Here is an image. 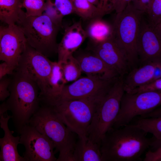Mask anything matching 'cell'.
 <instances>
[{
    "label": "cell",
    "instance_id": "obj_1",
    "mask_svg": "<svg viewBox=\"0 0 161 161\" xmlns=\"http://www.w3.org/2000/svg\"><path fill=\"white\" fill-rule=\"evenodd\" d=\"M147 134L133 125L111 128L100 143L102 161L142 160L154 137L148 138Z\"/></svg>",
    "mask_w": 161,
    "mask_h": 161
},
{
    "label": "cell",
    "instance_id": "obj_2",
    "mask_svg": "<svg viewBox=\"0 0 161 161\" xmlns=\"http://www.w3.org/2000/svg\"><path fill=\"white\" fill-rule=\"evenodd\" d=\"M10 76L9 95L5 102L18 135L40 106V90L34 81L20 72L14 70Z\"/></svg>",
    "mask_w": 161,
    "mask_h": 161
},
{
    "label": "cell",
    "instance_id": "obj_3",
    "mask_svg": "<svg viewBox=\"0 0 161 161\" xmlns=\"http://www.w3.org/2000/svg\"><path fill=\"white\" fill-rule=\"evenodd\" d=\"M29 124L52 142L55 153H59L56 161H73V153L77 142L76 134L65 125L53 106L40 104Z\"/></svg>",
    "mask_w": 161,
    "mask_h": 161
},
{
    "label": "cell",
    "instance_id": "obj_4",
    "mask_svg": "<svg viewBox=\"0 0 161 161\" xmlns=\"http://www.w3.org/2000/svg\"><path fill=\"white\" fill-rule=\"evenodd\" d=\"M21 29L27 43L47 57L57 53V37L61 28L47 16H29L23 10L16 24Z\"/></svg>",
    "mask_w": 161,
    "mask_h": 161
},
{
    "label": "cell",
    "instance_id": "obj_5",
    "mask_svg": "<svg viewBox=\"0 0 161 161\" xmlns=\"http://www.w3.org/2000/svg\"><path fill=\"white\" fill-rule=\"evenodd\" d=\"M124 92L123 77H120L103 97L94 114L87 133L88 138L93 142L100 145L106 133L113 127Z\"/></svg>",
    "mask_w": 161,
    "mask_h": 161
},
{
    "label": "cell",
    "instance_id": "obj_6",
    "mask_svg": "<svg viewBox=\"0 0 161 161\" xmlns=\"http://www.w3.org/2000/svg\"><path fill=\"white\" fill-rule=\"evenodd\" d=\"M106 93L87 98L66 101L52 106L71 131L78 137L86 139L88 129L94 114Z\"/></svg>",
    "mask_w": 161,
    "mask_h": 161
},
{
    "label": "cell",
    "instance_id": "obj_7",
    "mask_svg": "<svg viewBox=\"0 0 161 161\" xmlns=\"http://www.w3.org/2000/svg\"><path fill=\"white\" fill-rule=\"evenodd\" d=\"M113 24L112 38L123 51L130 66L138 60L137 41L141 18L144 13L130 2L117 13Z\"/></svg>",
    "mask_w": 161,
    "mask_h": 161
},
{
    "label": "cell",
    "instance_id": "obj_8",
    "mask_svg": "<svg viewBox=\"0 0 161 161\" xmlns=\"http://www.w3.org/2000/svg\"><path fill=\"white\" fill-rule=\"evenodd\" d=\"M161 104V91L136 93L125 92L114 128L129 124L135 117L141 116L158 107Z\"/></svg>",
    "mask_w": 161,
    "mask_h": 161
},
{
    "label": "cell",
    "instance_id": "obj_9",
    "mask_svg": "<svg viewBox=\"0 0 161 161\" xmlns=\"http://www.w3.org/2000/svg\"><path fill=\"white\" fill-rule=\"evenodd\" d=\"M52 61L28 44L14 70L21 72L34 81L40 90L39 100L47 91Z\"/></svg>",
    "mask_w": 161,
    "mask_h": 161
},
{
    "label": "cell",
    "instance_id": "obj_10",
    "mask_svg": "<svg viewBox=\"0 0 161 161\" xmlns=\"http://www.w3.org/2000/svg\"><path fill=\"white\" fill-rule=\"evenodd\" d=\"M118 78L108 80L97 76L79 78L72 84L65 85L52 106L66 101L104 94Z\"/></svg>",
    "mask_w": 161,
    "mask_h": 161
},
{
    "label": "cell",
    "instance_id": "obj_11",
    "mask_svg": "<svg viewBox=\"0 0 161 161\" xmlns=\"http://www.w3.org/2000/svg\"><path fill=\"white\" fill-rule=\"evenodd\" d=\"M18 135L19 144L25 148L22 156L25 161H56L53 143L35 128L26 125Z\"/></svg>",
    "mask_w": 161,
    "mask_h": 161
},
{
    "label": "cell",
    "instance_id": "obj_12",
    "mask_svg": "<svg viewBox=\"0 0 161 161\" xmlns=\"http://www.w3.org/2000/svg\"><path fill=\"white\" fill-rule=\"evenodd\" d=\"M28 43L21 29L16 24L4 27L0 39V60L14 71Z\"/></svg>",
    "mask_w": 161,
    "mask_h": 161
},
{
    "label": "cell",
    "instance_id": "obj_13",
    "mask_svg": "<svg viewBox=\"0 0 161 161\" xmlns=\"http://www.w3.org/2000/svg\"><path fill=\"white\" fill-rule=\"evenodd\" d=\"M143 15L137 41L138 58L142 64L161 59V23L152 26L143 19Z\"/></svg>",
    "mask_w": 161,
    "mask_h": 161
},
{
    "label": "cell",
    "instance_id": "obj_14",
    "mask_svg": "<svg viewBox=\"0 0 161 161\" xmlns=\"http://www.w3.org/2000/svg\"><path fill=\"white\" fill-rule=\"evenodd\" d=\"M90 50L99 57L107 65L123 77L130 66L126 55L112 37L99 43L88 45Z\"/></svg>",
    "mask_w": 161,
    "mask_h": 161
},
{
    "label": "cell",
    "instance_id": "obj_15",
    "mask_svg": "<svg viewBox=\"0 0 161 161\" xmlns=\"http://www.w3.org/2000/svg\"><path fill=\"white\" fill-rule=\"evenodd\" d=\"M73 55L78 62L82 72L87 76H97L108 80L120 77L116 71L90 50L77 49Z\"/></svg>",
    "mask_w": 161,
    "mask_h": 161
},
{
    "label": "cell",
    "instance_id": "obj_16",
    "mask_svg": "<svg viewBox=\"0 0 161 161\" xmlns=\"http://www.w3.org/2000/svg\"><path fill=\"white\" fill-rule=\"evenodd\" d=\"M87 38L86 31L82 27L81 21L66 27L61 41L58 44V62L61 63L65 61Z\"/></svg>",
    "mask_w": 161,
    "mask_h": 161
},
{
    "label": "cell",
    "instance_id": "obj_17",
    "mask_svg": "<svg viewBox=\"0 0 161 161\" xmlns=\"http://www.w3.org/2000/svg\"><path fill=\"white\" fill-rule=\"evenodd\" d=\"M7 112L0 117V126L4 132L3 137L0 138V159L1 161H25L17 150L20 136H14V131L9 129L8 123L11 116Z\"/></svg>",
    "mask_w": 161,
    "mask_h": 161
},
{
    "label": "cell",
    "instance_id": "obj_18",
    "mask_svg": "<svg viewBox=\"0 0 161 161\" xmlns=\"http://www.w3.org/2000/svg\"><path fill=\"white\" fill-rule=\"evenodd\" d=\"M160 62L161 59L149 61L131 71L125 79H123L125 92L129 93L137 87L154 81L155 69Z\"/></svg>",
    "mask_w": 161,
    "mask_h": 161
},
{
    "label": "cell",
    "instance_id": "obj_19",
    "mask_svg": "<svg viewBox=\"0 0 161 161\" xmlns=\"http://www.w3.org/2000/svg\"><path fill=\"white\" fill-rule=\"evenodd\" d=\"M66 83L61 64L58 61H52L48 88L45 95L40 100V103L51 106Z\"/></svg>",
    "mask_w": 161,
    "mask_h": 161
},
{
    "label": "cell",
    "instance_id": "obj_20",
    "mask_svg": "<svg viewBox=\"0 0 161 161\" xmlns=\"http://www.w3.org/2000/svg\"><path fill=\"white\" fill-rule=\"evenodd\" d=\"M89 39L88 45L96 44L112 38L113 27L101 17H97L89 21L85 30Z\"/></svg>",
    "mask_w": 161,
    "mask_h": 161
},
{
    "label": "cell",
    "instance_id": "obj_21",
    "mask_svg": "<svg viewBox=\"0 0 161 161\" xmlns=\"http://www.w3.org/2000/svg\"><path fill=\"white\" fill-rule=\"evenodd\" d=\"M73 161H102L100 145L78 137L73 153Z\"/></svg>",
    "mask_w": 161,
    "mask_h": 161
},
{
    "label": "cell",
    "instance_id": "obj_22",
    "mask_svg": "<svg viewBox=\"0 0 161 161\" xmlns=\"http://www.w3.org/2000/svg\"><path fill=\"white\" fill-rule=\"evenodd\" d=\"M22 8L20 0H0V20L7 25L16 24Z\"/></svg>",
    "mask_w": 161,
    "mask_h": 161
},
{
    "label": "cell",
    "instance_id": "obj_23",
    "mask_svg": "<svg viewBox=\"0 0 161 161\" xmlns=\"http://www.w3.org/2000/svg\"><path fill=\"white\" fill-rule=\"evenodd\" d=\"M74 13L83 20L90 21L97 17H101L100 10L96 6L87 0H72Z\"/></svg>",
    "mask_w": 161,
    "mask_h": 161
},
{
    "label": "cell",
    "instance_id": "obj_24",
    "mask_svg": "<svg viewBox=\"0 0 161 161\" xmlns=\"http://www.w3.org/2000/svg\"><path fill=\"white\" fill-rule=\"evenodd\" d=\"M135 126L146 133L153 134L155 138L161 140V117L158 118H144L138 119Z\"/></svg>",
    "mask_w": 161,
    "mask_h": 161
},
{
    "label": "cell",
    "instance_id": "obj_25",
    "mask_svg": "<svg viewBox=\"0 0 161 161\" xmlns=\"http://www.w3.org/2000/svg\"><path fill=\"white\" fill-rule=\"evenodd\" d=\"M61 64L66 83L75 81L80 78L82 72L78 62L73 55L69 56L65 61Z\"/></svg>",
    "mask_w": 161,
    "mask_h": 161
},
{
    "label": "cell",
    "instance_id": "obj_26",
    "mask_svg": "<svg viewBox=\"0 0 161 161\" xmlns=\"http://www.w3.org/2000/svg\"><path fill=\"white\" fill-rule=\"evenodd\" d=\"M147 21L152 26L155 27L161 23V0H151L145 13Z\"/></svg>",
    "mask_w": 161,
    "mask_h": 161
},
{
    "label": "cell",
    "instance_id": "obj_27",
    "mask_svg": "<svg viewBox=\"0 0 161 161\" xmlns=\"http://www.w3.org/2000/svg\"><path fill=\"white\" fill-rule=\"evenodd\" d=\"M22 7L26 10V15L29 16H38L41 15L46 7L44 0H23Z\"/></svg>",
    "mask_w": 161,
    "mask_h": 161
},
{
    "label": "cell",
    "instance_id": "obj_28",
    "mask_svg": "<svg viewBox=\"0 0 161 161\" xmlns=\"http://www.w3.org/2000/svg\"><path fill=\"white\" fill-rule=\"evenodd\" d=\"M54 6L64 17L74 13L72 0H47Z\"/></svg>",
    "mask_w": 161,
    "mask_h": 161
},
{
    "label": "cell",
    "instance_id": "obj_29",
    "mask_svg": "<svg viewBox=\"0 0 161 161\" xmlns=\"http://www.w3.org/2000/svg\"><path fill=\"white\" fill-rule=\"evenodd\" d=\"M156 91H161V78L137 87L128 93L133 94Z\"/></svg>",
    "mask_w": 161,
    "mask_h": 161
},
{
    "label": "cell",
    "instance_id": "obj_30",
    "mask_svg": "<svg viewBox=\"0 0 161 161\" xmlns=\"http://www.w3.org/2000/svg\"><path fill=\"white\" fill-rule=\"evenodd\" d=\"M43 14L48 16L56 24L62 27V19L63 16L53 5L46 2V7Z\"/></svg>",
    "mask_w": 161,
    "mask_h": 161
},
{
    "label": "cell",
    "instance_id": "obj_31",
    "mask_svg": "<svg viewBox=\"0 0 161 161\" xmlns=\"http://www.w3.org/2000/svg\"><path fill=\"white\" fill-rule=\"evenodd\" d=\"M10 81L7 76H4L0 80V102L6 100L9 95L8 86Z\"/></svg>",
    "mask_w": 161,
    "mask_h": 161
},
{
    "label": "cell",
    "instance_id": "obj_32",
    "mask_svg": "<svg viewBox=\"0 0 161 161\" xmlns=\"http://www.w3.org/2000/svg\"><path fill=\"white\" fill-rule=\"evenodd\" d=\"M116 0H99L97 7L102 16L113 11L112 6Z\"/></svg>",
    "mask_w": 161,
    "mask_h": 161
},
{
    "label": "cell",
    "instance_id": "obj_33",
    "mask_svg": "<svg viewBox=\"0 0 161 161\" xmlns=\"http://www.w3.org/2000/svg\"><path fill=\"white\" fill-rule=\"evenodd\" d=\"M143 161H161V147L152 151L149 150L146 152Z\"/></svg>",
    "mask_w": 161,
    "mask_h": 161
},
{
    "label": "cell",
    "instance_id": "obj_34",
    "mask_svg": "<svg viewBox=\"0 0 161 161\" xmlns=\"http://www.w3.org/2000/svg\"><path fill=\"white\" fill-rule=\"evenodd\" d=\"M151 0H132L131 2L135 9L145 13Z\"/></svg>",
    "mask_w": 161,
    "mask_h": 161
},
{
    "label": "cell",
    "instance_id": "obj_35",
    "mask_svg": "<svg viewBox=\"0 0 161 161\" xmlns=\"http://www.w3.org/2000/svg\"><path fill=\"white\" fill-rule=\"evenodd\" d=\"M132 0H116L112 6L113 11L115 10L116 13H119L126 7L128 4Z\"/></svg>",
    "mask_w": 161,
    "mask_h": 161
},
{
    "label": "cell",
    "instance_id": "obj_36",
    "mask_svg": "<svg viewBox=\"0 0 161 161\" xmlns=\"http://www.w3.org/2000/svg\"><path fill=\"white\" fill-rule=\"evenodd\" d=\"M13 71L5 62L0 63V80L5 76L11 74Z\"/></svg>",
    "mask_w": 161,
    "mask_h": 161
},
{
    "label": "cell",
    "instance_id": "obj_37",
    "mask_svg": "<svg viewBox=\"0 0 161 161\" xmlns=\"http://www.w3.org/2000/svg\"><path fill=\"white\" fill-rule=\"evenodd\" d=\"M157 108L148 113L140 116L141 117L144 118H158L161 117V107Z\"/></svg>",
    "mask_w": 161,
    "mask_h": 161
},
{
    "label": "cell",
    "instance_id": "obj_38",
    "mask_svg": "<svg viewBox=\"0 0 161 161\" xmlns=\"http://www.w3.org/2000/svg\"><path fill=\"white\" fill-rule=\"evenodd\" d=\"M8 111L5 101L1 103H0V117L2 114L7 112Z\"/></svg>",
    "mask_w": 161,
    "mask_h": 161
},
{
    "label": "cell",
    "instance_id": "obj_39",
    "mask_svg": "<svg viewBox=\"0 0 161 161\" xmlns=\"http://www.w3.org/2000/svg\"><path fill=\"white\" fill-rule=\"evenodd\" d=\"M88 1L97 7L98 5L99 0H87Z\"/></svg>",
    "mask_w": 161,
    "mask_h": 161
},
{
    "label": "cell",
    "instance_id": "obj_40",
    "mask_svg": "<svg viewBox=\"0 0 161 161\" xmlns=\"http://www.w3.org/2000/svg\"><path fill=\"white\" fill-rule=\"evenodd\" d=\"M4 27H2V26H0V37H1V32H2V30L4 28Z\"/></svg>",
    "mask_w": 161,
    "mask_h": 161
},
{
    "label": "cell",
    "instance_id": "obj_41",
    "mask_svg": "<svg viewBox=\"0 0 161 161\" xmlns=\"http://www.w3.org/2000/svg\"><path fill=\"white\" fill-rule=\"evenodd\" d=\"M1 161V160H0V161Z\"/></svg>",
    "mask_w": 161,
    "mask_h": 161
}]
</instances>
